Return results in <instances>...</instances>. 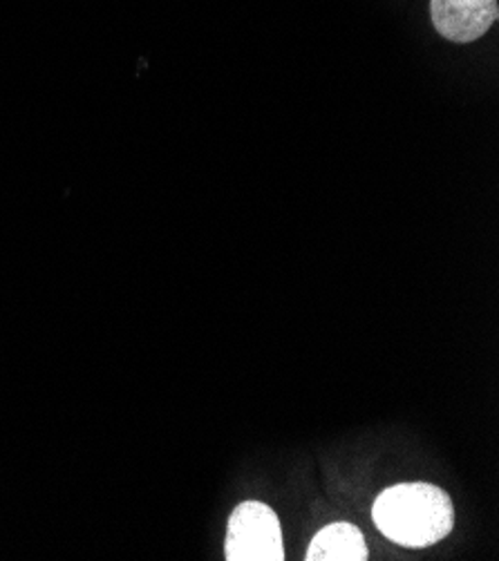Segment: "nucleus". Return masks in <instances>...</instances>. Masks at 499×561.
Returning a JSON list of instances; mask_svg holds the SVG:
<instances>
[{"label":"nucleus","mask_w":499,"mask_h":561,"mask_svg":"<svg viewBox=\"0 0 499 561\" xmlns=\"http://www.w3.org/2000/svg\"><path fill=\"white\" fill-rule=\"evenodd\" d=\"M497 0H430L434 30L451 43H473L497 21Z\"/></svg>","instance_id":"7ed1b4c3"},{"label":"nucleus","mask_w":499,"mask_h":561,"mask_svg":"<svg viewBox=\"0 0 499 561\" xmlns=\"http://www.w3.org/2000/svg\"><path fill=\"white\" fill-rule=\"evenodd\" d=\"M225 554L229 561H283V528L266 503L245 501L231 513Z\"/></svg>","instance_id":"f03ea898"},{"label":"nucleus","mask_w":499,"mask_h":561,"mask_svg":"<svg viewBox=\"0 0 499 561\" xmlns=\"http://www.w3.org/2000/svg\"><path fill=\"white\" fill-rule=\"evenodd\" d=\"M307 561H365L367 546L354 524L337 522L325 526L309 543Z\"/></svg>","instance_id":"20e7f679"},{"label":"nucleus","mask_w":499,"mask_h":561,"mask_svg":"<svg viewBox=\"0 0 499 561\" xmlns=\"http://www.w3.org/2000/svg\"><path fill=\"white\" fill-rule=\"evenodd\" d=\"M376 528L404 548H428L446 539L455 526L451 496L432 483H399L374 501Z\"/></svg>","instance_id":"f257e3e1"}]
</instances>
